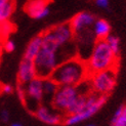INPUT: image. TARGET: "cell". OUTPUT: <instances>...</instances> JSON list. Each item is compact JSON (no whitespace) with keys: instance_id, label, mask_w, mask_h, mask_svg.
<instances>
[{"instance_id":"cell-14","label":"cell","mask_w":126,"mask_h":126,"mask_svg":"<svg viewBox=\"0 0 126 126\" xmlns=\"http://www.w3.org/2000/svg\"><path fill=\"white\" fill-rule=\"evenodd\" d=\"M92 29L96 40L106 39L111 34V25L108 21L104 20V18H96Z\"/></svg>"},{"instance_id":"cell-25","label":"cell","mask_w":126,"mask_h":126,"mask_svg":"<svg viewBox=\"0 0 126 126\" xmlns=\"http://www.w3.org/2000/svg\"><path fill=\"white\" fill-rule=\"evenodd\" d=\"M84 126H95V125H94V124H86Z\"/></svg>"},{"instance_id":"cell-24","label":"cell","mask_w":126,"mask_h":126,"mask_svg":"<svg viewBox=\"0 0 126 126\" xmlns=\"http://www.w3.org/2000/svg\"><path fill=\"white\" fill-rule=\"evenodd\" d=\"M11 126H22L20 123H14V124H12Z\"/></svg>"},{"instance_id":"cell-9","label":"cell","mask_w":126,"mask_h":126,"mask_svg":"<svg viewBox=\"0 0 126 126\" xmlns=\"http://www.w3.org/2000/svg\"><path fill=\"white\" fill-rule=\"evenodd\" d=\"M96 17L93 14L89 11H81L76 14L71 21H69L73 30L74 35L80 34L85 32L87 30H90L93 27V24L95 22Z\"/></svg>"},{"instance_id":"cell-12","label":"cell","mask_w":126,"mask_h":126,"mask_svg":"<svg viewBox=\"0 0 126 126\" xmlns=\"http://www.w3.org/2000/svg\"><path fill=\"white\" fill-rule=\"evenodd\" d=\"M36 76L34 61H30L27 59H22L18 65L17 70V84L26 85L31 80H33Z\"/></svg>"},{"instance_id":"cell-13","label":"cell","mask_w":126,"mask_h":126,"mask_svg":"<svg viewBox=\"0 0 126 126\" xmlns=\"http://www.w3.org/2000/svg\"><path fill=\"white\" fill-rule=\"evenodd\" d=\"M41 46H42V34L40 33L38 35H36L35 37H33L29 41L26 49H25L23 58L30 60V61H34L36 55L40 51Z\"/></svg>"},{"instance_id":"cell-22","label":"cell","mask_w":126,"mask_h":126,"mask_svg":"<svg viewBox=\"0 0 126 126\" xmlns=\"http://www.w3.org/2000/svg\"><path fill=\"white\" fill-rule=\"evenodd\" d=\"M0 118L4 123H7L9 121V112L7 110H3L1 112V115H0Z\"/></svg>"},{"instance_id":"cell-11","label":"cell","mask_w":126,"mask_h":126,"mask_svg":"<svg viewBox=\"0 0 126 126\" xmlns=\"http://www.w3.org/2000/svg\"><path fill=\"white\" fill-rule=\"evenodd\" d=\"M50 2L51 0H29L25 5V11L32 18L42 20L49 15Z\"/></svg>"},{"instance_id":"cell-23","label":"cell","mask_w":126,"mask_h":126,"mask_svg":"<svg viewBox=\"0 0 126 126\" xmlns=\"http://www.w3.org/2000/svg\"><path fill=\"white\" fill-rule=\"evenodd\" d=\"M2 41H0V58H1V54H2Z\"/></svg>"},{"instance_id":"cell-6","label":"cell","mask_w":126,"mask_h":126,"mask_svg":"<svg viewBox=\"0 0 126 126\" xmlns=\"http://www.w3.org/2000/svg\"><path fill=\"white\" fill-rule=\"evenodd\" d=\"M88 80L93 92L109 95L116 86L117 69H108L93 73L88 77Z\"/></svg>"},{"instance_id":"cell-19","label":"cell","mask_w":126,"mask_h":126,"mask_svg":"<svg viewBox=\"0 0 126 126\" xmlns=\"http://www.w3.org/2000/svg\"><path fill=\"white\" fill-rule=\"evenodd\" d=\"M2 48L6 52H12L16 49V43L12 39L7 38L2 41Z\"/></svg>"},{"instance_id":"cell-20","label":"cell","mask_w":126,"mask_h":126,"mask_svg":"<svg viewBox=\"0 0 126 126\" xmlns=\"http://www.w3.org/2000/svg\"><path fill=\"white\" fill-rule=\"evenodd\" d=\"M93 2L97 7L103 8V9H108L110 5L109 0H93Z\"/></svg>"},{"instance_id":"cell-17","label":"cell","mask_w":126,"mask_h":126,"mask_svg":"<svg viewBox=\"0 0 126 126\" xmlns=\"http://www.w3.org/2000/svg\"><path fill=\"white\" fill-rule=\"evenodd\" d=\"M111 126H126V105L119 106L111 120Z\"/></svg>"},{"instance_id":"cell-5","label":"cell","mask_w":126,"mask_h":126,"mask_svg":"<svg viewBox=\"0 0 126 126\" xmlns=\"http://www.w3.org/2000/svg\"><path fill=\"white\" fill-rule=\"evenodd\" d=\"M109 95H105V94H98L91 91L87 96V100L84 109L77 113V114L69 115L65 117L64 124L68 126H73L79 124L83 121L88 120L91 118L93 115H95L96 113L103 108L104 105L107 103Z\"/></svg>"},{"instance_id":"cell-8","label":"cell","mask_w":126,"mask_h":126,"mask_svg":"<svg viewBox=\"0 0 126 126\" xmlns=\"http://www.w3.org/2000/svg\"><path fill=\"white\" fill-rule=\"evenodd\" d=\"M24 88L26 96L23 105L31 114H34L37 108L43 104V79L35 77L29 83L24 85Z\"/></svg>"},{"instance_id":"cell-1","label":"cell","mask_w":126,"mask_h":126,"mask_svg":"<svg viewBox=\"0 0 126 126\" xmlns=\"http://www.w3.org/2000/svg\"><path fill=\"white\" fill-rule=\"evenodd\" d=\"M89 77L85 61L79 56H74L63 63L54 69L51 78L59 86L61 85H74L83 82Z\"/></svg>"},{"instance_id":"cell-21","label":"cell","mask_w":126,"mask_h":126,"mask_svg":"<svg viewBox=\"0 0 126 126\" xmlns=\"http://www.w3.org/2000/svg\"><path fill=\"white\" fill-rule=\"evenodd\" d=\"M15 90V88L12 87L10 84H4L2 87H1V92L3 94H10L12 93Z\"/></svg>"},{"instance_id":"cell-15","label":"cell","mask_w":126,"mask_h":126,"mask_svg":"<svg viewBox=\"0 0 126 126\" xmlns=\"http://www.w3.org/2000/svg\"><path fill=\"white\" fill-rule=\"evenodd\" d=\"M59 85L56 84L51 78L43 79V104L51 105L52 98L58 90Z\"/></svg>"},{"instance_id":"cell-4","label":"cell","mask_w":126,"mask_h":126,"mask_svg":"<svg viewBox=\"0 0 126 126\" xmlns=\"http://www.w3.org/2000/svg\"><path fill=\"white\" fill-rule=\"evenodd\" d=\"M41 34L42 44L54 48H63L72 44L74 41V33L69 22L55 25Z\"/></svg>"},{"instance_id":"cell-10","label":"cell","mask_w":126,"mask_h":126,"mask_svg":"<svg viewBox=\"0 0 126 126\" xmlns=\"http://www.w3.org/2000/svg\"><path fill=\"white\" fill-rule=\"evenodd\" d=\"M33 115L39 121L47 125H59L64 123V120H65V116L62 113L58 112L53 108L50 109L48 105H44V104H41L37 108V110L35 111Z\"/></svg>"},{"instance_id":"cell-18","label":"cell","mask_w":126,"mask_h":126,"mask_svg":"<svg viewBox=\"0 0 126 126\" xmlns=\"http://www.w3.org/2000/svg\"><path fill=\"white\" fill-rule=\"evenodd\" d=\"M108 43L109 47L111 48L112 52L114 53V55L116 58L119 59V56H120V51H121V42H120V38H119L118 36L116 35H112L110 34L107 38L105 39Z\"/></svg>"},{"instance_id":"cell-7","label":"cell","mask_w":126,"mask_h":126,"mask_svg":"<svg viewBox=\"0 0 126 126\" xmlns=\"http://www.w3.org/2000/svg\"><path fill=\"white\" fill-rule=\"evenodd\" d=\"M78 95L79 90L77 85H61L58 87L50 106L65 116L67 110L74 104Z\"/></svg>"},{"instance_id":"cell-16","label":"cell","mask_w":126,"mask_h":126,"mask_svg":"<svg viewBox=\"0 0 126 126\" xmlns=\"http://www.w3.org/2000/svg\"><path fill=\"white\" fill-rule=\"evenodd\" d=\"M15 10V0H0V23L8 21Z\"/></svg>"},{"instance_id":"cell-3","label":"cell","mask_w":126,"mask_h":126,"mask_svg":"<svg viewBox=\"0 0 126 126\" xmlns=\"http://www.w3.org/2000/svg\"><path fill=\"white\" fill-rule=\"evenodd\" d=\"M119 59L112 52L105 39L96 40L91 52L86 60V66L89 76L93 73L108 69H117Z\"/></svg>"},{"instance_id":"cell-2","label":"cell","mask_w":126,"mask_h":126,"mask_svg":"<svg viewBox=\"0 0 126 126\" xmlns=\"http://www.w3.org/2000/svg\"><path fill=\"white\" fill-rule=\"evenodd\" d=\"M71 45V44H70ZM70 45L63 48H54L49 45L42 44L40 51L34 60V66L36 71V76L41 79L49 78L51 76L54 69L61 63L69 60L64 53L69 51Z\"/></svg>"}]
</instances>
